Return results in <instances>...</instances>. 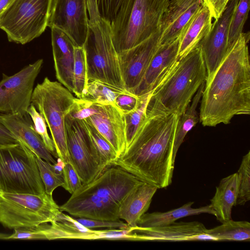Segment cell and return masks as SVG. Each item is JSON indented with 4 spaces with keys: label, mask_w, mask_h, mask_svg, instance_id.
<instances>
[{
    "label": "cell",
    "mask_w": 250,
    "mask_h": 250,
    "mask_svg": "<svg viewBox=\"0 0 250 250\" xmlns=\"http://www.w3.org/2000/svg\"><path fill=\"white\" fill-rule=\"evenodd\" d=\"M60 207L52 195L0 192V224L5 228L35 229L55 221Z\"/></svg>",
    "instance_id": "ba28073f"
},
{
    "label": "cell",
    "mask_w": 250,
    "mask_h": 250,
    "mask_svg": "<svg viewBox=\"0 0 250 250\" xmlns=\"http://www.w3.org/2000/svg\"><path fill=\"white\" fill-rule=\"evenodd\" d=\"M89 31L84 44L89 81L126 91L118 54L113 43L110 22L100 14L96 0H86Z\"/></svg>",
    "instance_id": "5b68a950"
},
{
    "label": "cell",
    "mask_w": 250,
    "mask_h": 250,
    "mask_svg": "<svg viewBox=\"0 0 250 250\" xmlns=\"http://www.w3.org/2000/svg\"><path fill=\"white\" fill-rule=\"evenodd\" d=\"M0 122L10 132L37 156L52 164L53 156L36 132L32 121L27 113L23 115L0 113Z\"/></svg>",
    "instance_id": "44dd1931"
},
{
    "label": "cell",
    "mask_w": 250,
    "mask_h": 250,
    "mask_svg": "<svg viewBox=\"0 0 250 250\" xmlns=\"http://www.w3.org/2000/svg\"><path fill=\"white\" fill-rule=\"evenodd\" d=\"M239 0H230L221 17L212 23L209 33L200 42L207 79L208 80L221 63L228 49L231 20Z\"/></svg>",
    "instance_id": "9a60e30c"
},
{
    "label": "cell",
    "mask_w": 250,
    "mask_h": 250,
    "mask_svg": "<svg viewBox=\"0 0 250 250\" xmlns=\"http://www.w3.org/2000/svg\"><path fill=\"white\" fill-rule=\"evenodd\" d=\"M239 191L236 205L243 206L250 200V152L242 158L237 172Z\"/></svg>",
    "instance_id": "e575fe53"
},
{
    "label": "cell",
    "mask_w": 250,
    "mask_h": 250,
    "mask_svg": "<svg viewBox=\"0 0 250 250\" xmlns=\"http://www.w3.org/2000/svg\"><path fill=\"white\" fill-rule=\"evenodd\" d=\"M73 67V93L81 99L88 80L85 52L84 47L74 46Z\"/></svg>",
    "instance_id": "1f68e13d"
},
{
    "label": "cell",
    "mask_w": 250,
    "mask_h": 250,
    "mask_svg": "<svg viewBox=\"0 0 250 250\" xmlns=\"http://www.w3.org/2000/svg\"><path fill=\"white\" fill-rule=\"evenodd\" d=\"M142 182L119 167L108 166L94 180L82 184L59 206L60 210L75 218L119 220L123 201Z\"/></svg>",
    "instance_id": "3957f363"
},
{
    "label": "cell",
    "mask_w": 250,
    "mask_h": 250,
    "mask_svg": "<svg viewBox=\"0 0 250 250\" xmlns=\"http://www.w3.org/2000/svg\"><path fill=\"white\" fill-rule=\"evenodd\" d=\"M134 241H185L217 240L206 233L207 229L198 221L174 222L155 227L136 226L130 228Z\"/></svg>",
    "instance_id": "2e32d148"
},
{
    "label": "cell",
    "mask_w": 250,
    "mask_h": 250,
    "mask_svg": "<svg viewBox=\"0 0 250 250\" xmlns=\"http://www.w3.org/2000/svg\"><path fill=\"white\" fill-rule=\"evenodd\" d=\"M179 116L146 112L131 144L110 166H118L158 188L172 183L173 148Z\"/></svg>",
    "instance_id": "7a4b0ae2"
},
{
    "label": "cell",
    "mask_w": 250,
    "mask_h": 250,
    "mask_svg": "<svg viewBox=\"0 0 250 250\" xmlns=\"http://www.w3.org/2000/svg\"><path fill=\"white\" fill-rule=\"evenodd\" d=\"M65 163L60 158H57L56 163L53 164V167L55 171L60 174H62V170Z\"/></svg>",
    "instance_id": "ee69618b"
},
{
    "label": "cell",
    "mask_w": 250,
    "mask_h": 250,
    "mask_svg": "<svg viewBox=\"0 0 250 250\" xmlns=\"http://www.w3.org/2000/svg\"><path fill=\"white\" fill-rule=\"evenodd\" d=\"M141 98V97L126 92L117 96L115 101V104L125 114L133 111L138 107Z\"/></svg>",
    "instance_id": "f35d334b"
},
{
    "label": "cell",
    "mask_w": 250,
    "mask_h": 250,
    "mask_svg": "<svg viewBox=\"0 0 250 250\" xmlns=\"http://www.w3.org/2000/svg\"><path fill=\"white\" fill-rule=\"evenodd\" d=\"M212 17L207 6H202L190 20L179 37L177 54L179 60L199 46L212 27Z\"/></svg>",
    "instance_id": "603a6c76"
},
{
    "label": "cell",
    "mask_w": 250,
    "mask_h": 250,
    "mask_svg": "<svg viewBox=\"0 0 250 250\" xmlns=\"http://www.w3.org/2000/svg\"><path fill=\"white\" fill-rule=\"evenodd\" d=\"M17 139L0 122V146L18 143Z\"/></svg>",
    "instance_id": "7bdbcfd3"
},
{
    "label": "cell",
    "mask_w": 250,
    "mask_h": 250,
    "mask_svg": "<svg viewBox=\"0 0 250 250\" xmlns=\"http://www.w3.org/2000/svg\"><path fill=\"white\" fill-rule=\"evenodd\" d=\"M40 176L43 183L45 192L52 195L54 190L63 184L62 174L57 172L53 164L36 155Z\"/></svg>",
    "instance_id": "836d02e7"
},
{
    "label": "cell",
    "mask_w": 250,
    "mask_h": 250,
    "mask_svg": "<svg viewBox=\"0 0 250 250\" xmlns=\"http://www.w3.org/2000/svg\"><path fill=\"white\" fill-rule=\"evenodd\" d=\"M76 220L87 228H106L107 229H128L130 228L125 222L120 220L107 221L87 218H75Z\"/></svg>",
    "instance_id": "8d00e7d4"
},
{
    "label": "cell",
    "mask_w": 250,
    "mask_h": 250,
    "mask_svg": "<svg viewBox=\"0 0 250 250\" xmlns=\"http://www.w3.org/2000/svg\"><path fill=\"white\" fill-rule=\"evenodd\" d=\"M0 192H45L36 155L20 142L0 146Z\"/></svg>",
    "instance_id": "9c48e42d"
},
{
    "label": "cell",
    "mask_w": 250,
    "mask_h": 250,
    "mask_svg": "<svg viewBox=\"0 0 250 250\" xmlns=\"http://www.w3.org/2000/svg\"><path fill=\"white\" fill-rule=\"evenodd\" d=\"M51 0H14L0 17V29L10 42L25 44L47 27Z\"/></svg>",
    "instance_id": "30bf717a"
},
{
    "label": "cell",
    "mask_w": 250,
    "mask_h": 250,
    "mask_svg": "<svg viewBox=\"0 0 250 250\" xmlns=\"http://www.w3.org/2000/svg\"><path fill=\"white\" fill-rule=\"evenodd\" d=\"M102 16L111 22L116 15L124 0H96Z\"/></svg>",
    "instance_id": "ab89813d"
},
{
    "label": "cell",
    "mask_w": 250,
    "mask_h": 250,
    "mask_svg": "<svg viewBox=\"0 0 250 250\" xmlns=\"http://www.w3.org/2000/svg\"><path fill=\"white\" fill-rule=\"evenodd\" d=\"M87 132L92 147L100 165L104 168L117 157V154L111 144L86 120H82Z\"/></svg>",
    "instance_id": "f1b7e54d"
},
{
    "label": "cell",
    "mask_w": 250,
    "mask_h": 250,
    "mask_svg": "<svg viewBox=\"0 0 250 250\" xmlns=\"http://www.w3.org/2000/svg\"><path fill=\"white\" fill-rule=\"evenodd\" d=\"M14 232L5 239L44 240L42 233L38 228L35 229H15Z\"/></svg>",
    "instance_id": "60d3db41"
},
{
    "label": "cell",
    "mask_w": 250,
    "mask_h": 250,
    "mask_svg": "<svg viewBox=\"0 0 250 250\" xmlns=\"http://www.w3.org/2000/svg\"><path fill=\"white\" fill-rule=\"evenodd\" d=\"M203 4V0H169L161 21L160 44L179 38L190 20Z\"/></svg>",
    "instance_id": "ac0fdd59"
},
{
    "label": "cell",
    "mask_w": 250,
    "mask_h": 250,
    "mask_svg": "<svg viewBox=\"0 0 250 250\" xmlns=\"http://www.w3.org/2000/svg\"><path fill=\"white\" fill-rule=\"evenodd\" d=\"M179 38L160 44L153 55L143 78L133 94L138 97L150 93L178 60Z\"/></svg>",
    "instance_id": "d6986e66"
},
{
    "label": "cell",
    "mask_w": 250,
    "mask_h": 250,
    "mask_svg": "<svg viewBox=\"0 0 250 250\" xmlns=\"http://www.w3.org/2000/svg\"><path fill=\"white\" fill-rule=\"evenodd\" d=\"M7 236V235L5 234L0 233V239H5V237Z\"/></svg>",
    "instance_id": "bcb514c9"
},
{
    "label": "cell",
    "mask_w": 250,
    "mask_h": 250,
    "mask_svg": "<svg viewBox=\"0 0 250 250\" xmlns=\"http://www.w3.org/2000/svg\"><path fill=\"white\" fill-rule=\"evenodd\" d=\"M43 63L40 59L12 75L2 73L0 81V113L23 115L27 113L36 79Z\"/></svg>",
    "instance_id": "8fae6325"
},
{
    "label": "cell",
    "mask_w": 250,
    "mask_h": 250,
    "mask_svg": "<svg viewBox=\"0 0 250 250\" xmlns=\"http://www.w3.org/2000/svg\"><path fill=\"white\" fill-rule=\"evenodd\" d=\"M230 0H203L208 8L211 16L215 20H218L223 14Z\"/></svg>",
    "instance_id": "b9f144b4"
},
{
    "label": "cell",
    "mask_w": 250,
    "mask_h": 250,
    "mask_svg": "<svg viewBox=\"0 0 250 250\" xmlns=\"http://www.w3.org/2000/svg\"><path fill=\"white\" fill-rule=\"evenodd\" d=\"M63 184L62 187L71 194L74 193L82 185L80 178L70 163H66L62 170Z\"/></svg>",
    "instance_id": "74e56055"
},
{
    "label": "cell",
    "mask_w": 250,
    "mask_h": 250,
    "mask_svg": "<svg viewBox=\"0 0 250 250\" xmlns=\"http://www.w3.org/2000/svg\"><path fill=\"white\" fill-rule=\"evenodd\" d=\"M94 106L93 113L84 120L111 144L118 157L126 148L124 114L115 104L94 103Z\"/></svg>",
    "instance_id": "e0dca14e"
},
{
    "label": "cell",
    "mask_w": 250,
    "mask_h": 250,
    "mask_svg": "<svg viewBox=\"0 0 250 250\" xmlns=\"http://www.w3.org/2000/svg\"><path fill=\"white\" fill-rule=\"evenodd\" d=\"M27 113L29 115L36 132L39 135L47 148L52 155L58 158L55 146L52 138L49 136L47 125L42 116L37 110L35 106L31 104L28 108Z\"/></svg>",
    "instance_id": "d590c367"
},
{
    "label": "cell",
    "mask_w": 250,
    "mask_h": 250,
    "mask_svg": "<svg viewBox=\"0 0 250 250\" xmlns=\"http://www.w3.org/2000/svg\"><path fill=\"white\" fill-rule=\"evenodd\" d=\"M238 191L237 172L222 179L216 187L209 205L216 219L221 223L231 219L232 208L236 205Z\"/></svg>",
    "instance_id": "d4e9b609"
},
{
    "label": "cell",
    "mask_w": 250,
    "mask_h": 250,
    "mask_svg": "<svg viewBox=\"0 0 250 250\" xmlns=\"http://www.w3.org/2000/svg\"><path fill=\"white\" fill-rule=\"evenodd\" d=\"M157 188L142 182L124 199L120 206L119 216L129 228L137 226L141 217L148 209Z\"/></svg>",
    "instance_id": "cb8c5ba5"
},
{
    "label": "cell",
    "mask_w": 250,
    "mask_h": 250,
    "mask_svg": "<svg viewBox=\"0 0 250 250\" xmlns=\"http://www.w3.org/2000/svg\"><path fill=\"white\" fill-rule=\"evenodd\" d=\"M151 92L141 97L138 107L124 114L125 127L126 148L131 144L141 124L146 115V109ZM125 148V149H126Z\"/></svg>",
    "instance_id": "4dcf8cb0"
},
{
    "label": "cell",
    "mask_w": 250,
    "mask_h": 250,
    "mask_svg": "<svg viewBox=\"0 0 250 250\" xmlns=\"http://www.w3.org/2000/svg\"><path fill=\"white\" fill-rule=\"evenodd\" d=\"M206 233L219 241H250V223L246 221H234L232 219L221 225L207 229Z\"/></svg>",
    "instance_id": "83f0119b"
},
{
    "label": "cell",
    "mask_w": 250,
    "mask_h": 250,
    "mask_svg": "<svg viewBox=\"0 0 250 250\" xmlns=\"http://www.w3.org/2000/svg\"><path fill=\"white\" fill-rule=\"evenodd\" d=\"M50 223V225L44 223L38 227L43 235L44 240H108L109 238L107 229L94 230L87 228L76 218L61 211L56 220Z\"/></svg>",
    "instance_id": "ffe728a7"
},
{
    "label": "cell",
    "mask_w": 250,
    "mask_h": 250,
    "mask_svg": "<svg viewBox=\"0 0 250 250\" xmlns=\"http://www.w3.org/2000/svg\"><path fill=\"white\" fill-rule=\"evenodd\" d=\"M14 0H0V17Z\"/></svg>",
    "instance_id": "f6af8a7d"
},
{
    "label": "cell",
    "mask_w": 250,
    "mask_h": 250,
    "mask_svg": "<svg viewBox=\"0 0 250 250\" xmlns=\"http://www.w3.org/2000/svg\"><path fill=\"white\" fill-rule=\"evenodd\" d=\"M75 98L60 83L45 77L34 88L31 104L44 118L49 128L58 158L70 162L65 128V117Z\"/></svg>",
    "instance_id": "52a82bcc"
},
{
    "label": "cell",
    "mask_w": 250,
    "mask_h": 250,
    "mask_svg": "<svg viewBox=\"0 0 250 250\" xmlns=\"http://www.w3.org/2000/svg\"><path fill=\"white\" fill-rule=\"evenodd\" d=\"M194 202H189L180 207L166 212L145 213L140 218L137 226L141 227H155L168 225L189 216L215 213L209 204L197 208L192 207Z\"/></svg>",
    "instance_id": "484cf974"
},
{
    "label": "cell",
    "mask_w": 250,
    "mask_h": 250,
    "mask_svg": "<svg viewBox=\"0 0 250 250\" xmlns=\"http://www.w3.org/2000/svg\"><path fill=\"white\" fill-rule=\"evenodd\" d=\"M47 27L60 29L75 46H83L89 31L86 0H51Z\"/></svg>",
    "instance_id": "4fadbf2b"
},
{
    "label": "cell",
    "mask_w": 250,
    "mask_h": 250,
    "mask_svg": "<svg viewBox=\"0 0 250 250\" xmlns=\"http://www.w3.org/2000/svg\"><path fill=\"white\" fill-rule=\"evenodd\" d=\"M160 29L138 45L118 53L125 89L133 94L141 83L153 55L160 45Z\"/></svg>",
    "instance_id": "5bb4252c"
},
{
    "label": "cell",
    "mask_w": 250,
    "mask_h": 250,
    "mask_svg": "<svg viewBox=\"0 0 250 250\" xmlns=\"http://www.w3.org/2000/svg\"><path fill=\"white\" fill-rule=\"evenodd\" d=\"M205 83L201 85L193 96L186 110L179 116L177 124L173 148V159L175 161L178 150L188 133L199 121L197 111L202 97Z\"/></svg>",
    "instance_id": "4316f807"
},
{
    "label": "cell",
    "mask_w": 250,
    "mask_h": 250,
    "mask_svg": "<svg viewBox=\"0 0 250 250\" xmlns=\"http://www.w3.org/2000/svg\"><path fill=\"white\" fill-rule=\"evenodd\" d=\"M169 0H124L110 22L117 52L129 49L160 29Z\"/></svg>",
    "instance_id": "8992f818"
},
{
    "label": "cell",
    "mask_w": 250,
    "mask_h": 250,
    "mask_svg": "<svg viewBox=\"0 0 250 250\" xmlns=\"http://www.w3.org/2000/svg\"><path fill=\"white\" fill-rule=\"evenodd\" d=\"M128 92L110 86L100 82L89 81L81 99L101 104H115L120 94Z\"/></svg>",
    "instance_id": "f546056e"
},
{
    "label": "cell",
    "mask_w": 250,
    "mask_h": 250,
    "mask_svg": "<svg viewBox=\"0 0 250 250\" xmlns=\"http://www.w3.org/2000/svg\"><path fill=\"white\" fill-rule=\"evenodd\" d=\"M206 79L199 46L178 60L151 92L146 112L180 116Z\"/></svg>",
    "instance_id": "277c9868"
},
{
    "label": "cell",
    "mask_w": 250,
    "mask_h": 250,
    "mask_svg": "<svg viewBox=\"0 0 250 250\" xmlns=\"http://www.w3.org/2000/svg\"><path fill=\"white\" fill-rule=\"evenodd\" d=\"M64 123L69 163L82 184H87L105 168L100 165L95 154L83 121L66 115Z\"/></svg>",
    "instance_id": "7c38bea8"
},
{
    "label": "cell",
    "mask_w": 250,
    "mask_h": 250,
    "mask_svg": "<svg viewBox=\"0 0 250 250\" xmlns=\"http://www.w3.org/2000/svg\"><path fill=\"white\" fill-rule=\"evenodd\" d=\"M250 4V0H239L229 26L228 48L243 33L244 26L248 15Z\"/></svg>",
    "instance_id": "d6a6232c"
},
{
    "label": "cell",
    "mask_w": 250,
    "mask_h": 250,
    "mask_svg": "<svg viewBox=\"0 0 250 250\" xmlns=\"http://www.w3.org/2000/svg\"><path fill=\"white\" fill-rule=\"evenodd\" d=\"M249 33H242L228 48L220 65L205 82L199 118L205 126L228 124L235 115L250 114Z\"/></svg>",
    "instance_id": "6da1fadb"
},
{
    "label": "cell",
    "mask_w": 250,
    "mask_h": 250,
    "mask_svg": "<svg viewBox=\"0 0 250 250\" xmlns=\"http://www.w3.org/2000/svg\"><path fill=\"white\" fill-rule=\"evenodd\" d=\"M51 44L56 77L59 82L70 92L74 91L73 67L74 44L62 31L53 27Z\"/></svg>",
    "instance_id": "7402d4cb"
}]
</instances>
